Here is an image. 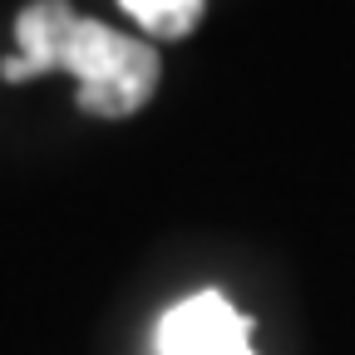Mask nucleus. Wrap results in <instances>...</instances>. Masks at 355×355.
<instances>
[{"label": "nucleus", "instance_id": "f257e3e1", "mask_svg": "<svg viewBox=\"0 0 355 355\" xmlns=\"http://www.w3.org/2000/svg\"><path fill=\"white\" fill-rule=\"evenodd\" d=\"M20 55L0 64V79H35V74H74L79 109L94 119L139 114L158 89V50L139 35H123L104 20L74 15L69 0H35L15 15Z\"/></svg>", "mask_w": 355, "mask_h": 355}, {"label": "nucleus", "instance_id": "f03ea898", "mask_svg": "<svg viewBox=\"0 0 355 355\" xmlns=\"http://www.w3.org/2000/svg\"><path fill=\"white\" fill-rule=\"evenodd\" d=\"M158 355H257L252 316H242L222 291H198L163 311Z\"/></svg>", "mask_w": 355, "mask_h": 355}, {"label": "nucleus", "instance_id": "7ed1b4c3", "mask_svg": "<svg viewBox=\"0 0 355 355\" xmlns=\"http://www.w3.org/2000/svg\"><path fill=\"white\" fill-rule=\"evenodd\" d=\"M119 6H123V15H133L144 25V35H153V40H183V35L198 30L207 0H119Z\"/></svg>", "mask_w": 355, "mask_h": 355}]
</instances>
